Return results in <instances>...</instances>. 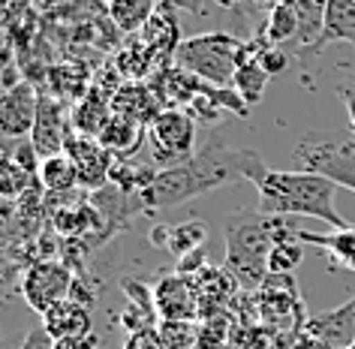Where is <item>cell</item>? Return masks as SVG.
Wrapping results in <instances>:
<instances>
[{"instance_id": "obj_15", "label": "cell", "mask_w": 355, "mask_h": 349, "mask_svg": "<svg viewBox=\"0 0 355 349\" xmlns=\"http://www.w3.org/2000/svg\"><path fill=\"white\" fill-rule=\"evenodd\" d=\"M139 40L145 42V49L150 51L154 58H163V60H175V51L181 46V33H178V12H168V10H154V15L148 19V24L139 31Z\"/></svg>"}, {"instance_id": "obj_35", "label": "cell", "mask_w": 355, "mask_h": 349, "mask_svg": "<svg viewBox=\"0 0 355 349\" xmlns=\"http://www.w3.org/2000/svg\"><path fill=\"white\" fill-rule=\"evenodd\" d=\"M340 100L346 105V114H349V133H352L349 142H352V148H355V78L340 87Z\"/></svg>"}, {"instance_id": "obj_31", "label": "cell", "mask_w": 355, "mask_h": 349, "mask_svg": "<svg viewBox=\"0 0 355 349\" xmlns=\"http://www.w3.org/2000/svg\"><path fill=\"white\" fill-rule=\"evenodd\" d=\"M21 274H24L21 265L15 262L6 250H0V304H3L21 286Z\"/></svg>"}, {"instance_id": "obj_12", "label": "cell", "mask_w": 355, "mask_h": 349, "mask_svg": "<svg viewBox=\"0 0 355 349\" xmlns=\"http://www.w3.org/2000/svg\"><path fill=\"white\" fill-rule=\"evenodd\" d=\"M40 94L28 82H19L15 87L0 91V136L19 142L31 136L33 118H37Z\"/></svg>"}, {"instance_id": "obj_5", "label": "cell", "mask_w": 355, "mask_h": 349, "mask_svg": "<svg viewBox=\"0 0 355 349\" xmlns=\"http://www.w3.org/2000/svg\"><path fill=\"white\" fill-rule=\"evenodd\" d=\"M148 139H150L157 169L178 166L196 154V118H193L187 109L166 105V109L150 121Z\"/></svg>"}, {"instance_id": "obj_26", "label": "cell", "mask_w": 355, "mask_h": 349, "mask_svg": "<svg viewBox=\"0 0 355 349\" xmlns=\"http://www.w3.org/2000/svg\"><path fill=\"white\" fill-rule=\"evenodd\" d=\"M205 238H208V232H205L202 223H181V226H168L166 250H172V253L181 259V256L193 253V250L205 247Z\"/></svg>"}, {"instance_id": "obj_2", "label": "cell", "mask_w": 355, "mask_h": 349, "mask_svg": "<svg viewBox=\"0 0 355 349\" xmlns=\"http://www.w3.org/2000/svg\"><path fill=\"white\" fill-rule=\"evenodd\" d=\"M295 235L286 217H271L262 211H232L223 220L226 238V271L241 286L259 289L268 280V259L277 241Z\"/></svg>"}, {"instance_id": "obj_19", "label": "cell", "mask_w": 355, "mask_h": 349, "mask_svg": "<svg viewBox=\"0 0 355 349\" xmlns=\"http://www.w3.org/2000/svg\"><path fill=\"white\" fill-rule=\"evenodd\" d=\"M96 139H100V145L109 151L114 160H123V157L136 154V148L141 145V139H145V130H141L139 124H132L130 118L112 114L109 124H105Z\"/></svg>"}, {"instance_id": "obj_14", "label": "cell", "mask_w": 355, "mask_h": 349, "mask_svg": "<svg viewBox=\"0 0 355 349\" xmlns=\"http://www.w3.org/2000/svg\"><path fill=\"white\" fill-rule=\"evenodd\" d=\"M42 328L49 331L51 340H67V337H85V334H94V316H91V307L78 304L73 298L55 304L49 313H42Z\"/></svg>"}, {"instance_id": "obj_1", "label": "cell", "mask_w": 355, "mask_h": 349, "mask_svg": "<svg viewBox=\"0 0 355 349\" xmlns=\"http://www.w3.org/2000/svg\"><path fill=\"white\" fill-rule=\"evenodd\" d=\"M265 172H268V166L262 163V157L253 148H238L220 130H211L190 160L159 169L154 181L139 193V199L145 211H163L232 181H250L256 187Z\"/></svg>"}, {"instance_id": "obj_38", "label": "cell", "mask_w": 355, "mask_h": 349, "mask_svg": "<svg viewBox=\"0 0 355 349\" xmlns=\"http://www.w3.org/2000/svg\"><path fill=\"white\" fill-rule=\"evenodd\" d=\"M343 349H355V343H352V346H343Z\"/></svg>"}, {"instance_id": "obj_4", "label": "cell", "mask_w": 355, "mask_h": 349, "mask_svg": "<svg viewBox=\"0 0 355 349\" xmlns=\"http://www.w3.org/2000/svg\"><path fill=\"white\" fill-rule=\"evenodd\" d=\"M241 49H244V40H238L226 31H211V33H202V37L184 40L175 51L172 64L181 67L184 73L196 76L205 85L229 87L238 67H241Z\"/></svg>"}, {"instance_id": "obj_23", "label": "cell", "mask_w": 355, "mask_h": 349, "mask_svg": "<svg viewBox=\"0 0 355 349\" xmlns=\"http://www.w3.org/2000/svg\"><path fill=\"white\" fill-rule=\"evenodd\" d=\"M109 19L123 33H139L157 10V0H105Z\"/></svg>"}, {"instance_id": "obj_6", "label": "cell", "mask_w": 355, "mask_h": 349, "mask_svg": "<svg viewBox=\"0 0 355 349\" xmlns=\"http://www.w3.org/2000/svg\"><path fill=\"white\" fill-rule=\"evenodd\" d=\"M73 283H76V274L67 262H60V259H33L21 274L19 292H21L24 304L42 316V313H49L55 304L69 298Z\"/></svg>"}, {"instance_id": "obj_36", "label": "cell", "mask_w": 355, "mask_h": 349, "mask_svg": "<svg viewBox=\"0 0 355 349\" xmlns=\"http://www.w3.org/2000/svg\"><path fill=\"white\" fill-rule=\"evenodd\" d=\"M55 349H100V340H96V334L67 337V340H55Z\"/></svg>"}, {"instance_id": "obj_16", "label": "cell", "mask_w": 355, "mask_h": 349, "mask_svg": "<svg viewBox=\"0 0 355 349\" xmlns=\"http://www.w3.org/2000/svg\"><path fill=\"white\" fill-rule=\"evenodd\" d=\"M331 42H355V0H325L322 33L310 55H319Z\"/></svg>"}, {"instance_id": "obj_25", "label": "cell", "mask_w": 355, "mask_h": 349, "mask_svg": "<svg viewBox=\"0 0 355 349\" xmlns=\"http://www.w3.org/2000/svg\"><path fill=\"white\" fill-rule=\"evenodd\" d=\"M298 42L307 51L316 46L319 33H322V19H325V0H298Z\"/></svg>"}, {"instance_id": "obj_11", "label": "cell", "mask_w": 355, "mask_h": 349, "mask_svg": "<svg viewBox=\"0 0 355 349\" xmlns=\"http://www.w3.org/2000/svg\"><path fill=\"white\" fill-rule=\"evenodd\" d=\"M259 313L265 322H277V325H307V319H301L304 313H301L298 286L292 274H268V280L259 286Z\"/></svg>"}, {"instance_id": "obj_13", "label": "cell", "mask_w": 355, "mask_h": 349, "mask_svg": "<svg viewBox=\"0 0 355 349\" xmlns=\"http://www.w3.org/2000/svg\"><path fill=\"white\" fill-rule=\"evenodd\" d=\"M304 334L319 340L328 349H343L355 343V295L349 301H343L340 307L325 310L319 316L307 319V325L301 328Z\"/></svg>"}, {"instance_id": "obj_32", "label": "cell", "mask_w": 355, "mask_h": 349, "mask_svg": "<svg viewBox=\"0 0 355 349\" xmlns=\"http://www.w3.org/2000/svg\"><path fill=\"white\" fill-rule=\"evenodd\" d=\"M262 64V69L268 73L271 78L274 76H280L283 69H286V64H289V58H286V51L283 49H277V46H271L268 40H265V46H262V51H259V58H256Z\"/></svg>"}, {"instance_id": "obj_21", "label": "cell", "mask_w": 355, "mask_h": 349, "mask_svg": "<svg viewBox=\"0 0 355 349\" xmlns=\"http://www.w3.org/2000/svg\"><path fill=\"white\" fill-rule=\"evenodd\" d=\"M91 78L78 64H64V67H55L49 76V87H51V96L60 100L64 105H73L78 100H85L87 91H91Z\"/></svg>"}, {"instance_id": "obj_29", "label": "cell", "mask_w": 355, "mask_h": 349, "mask_svg": "<svg viewBox=\"0 0 355 349\" xmlns=\"http://www.w3.org/2000/svg\"><path fill=\"white\" fill-rule=\"evenodd\" d=\"M301 259H304V244L298 241V229H295V235L274 244L271 259H268V271L271 274H292L301 265Z\"/></svg>"}, {"instance_id": "obj_30", "label": "cell", "mask_w": 355, "mask_h": 349, "mask_svg": "<svg viewBox=\"0 0 355 349\" xmlns=\"http://www.w3.org/2000/svg\"><path fill=\"white\" fill-rule=\"evenodd\" d=\"M157 334L166 349H196L202 340V331L193 322H159Z\"/></svg>"}, {"instance_id": "obj_18", "label": "cell", "mask_w": 355, "mask_h": 349, "mask_svg": "<svg viewBox=\"0 0 355 349\" xmlns=\"http://www.w3.org/2000/svg\"><path fill=\"white\" fill-rule=\"evenodd\" d=\"M298 241L301 244H313L319 250H325L346 271H355V229H334V232H304L298 229Z\"/></svg>"}, {"instance_id": "obj_9", "label": "cell", "mask_w": 355, "mask_h": 349, "mask_svg": "<svg viewBox=\"0 0 355 349\" xmlns=\"http://www.w3.org/2000/svg\"><path fill=\"white\" fill-rule=\"evenodd\" d=\"M154 292V310L159 322H193L202 316V304L193 277L184 274H166L150 286Z\"/></svg>"}, {"instance_id": "obj_24", "label": "cell", "mask_w": 355, "mask_h": 349, "mask_svg": "<svg viewBox=\"0 0 355 349\" xmlns=\"http://www.w3.org/2000/svg\"><path fill=\"white\" fill-rule=\"evenodd\" d=\"M271 82V76L262 69L259 60H247V64L238 67V73L232 78V87L238 91V96L247 103V105H256L262 100V94H265V87H268Z\"/></svg>"}, {"instance_id": "obj_8", "label": "cell", "mask_w": 355, "mask_h": 349, "mask_svg": "<svg viewBox=\"0 0 355 349\" xmlns=\"http://www.w3.org/2000/svg\"><path fill=\"white\" fill-rule=\"evenodd\" d=\"M73 133V121L67 114V105L55 100L51 94L40 91V103H37V118H33V130H31V148L37 151L40 160L58 157L64 154L67 139Z\"/></svg>"}, {"instance_id": "obj_27", "label": "cell", "mask_w": 355, "mask_h": 349, "mask_svg": "<svg viewBox=\"0 0 355 349\" xmlns=\"http://www.w3.org/2000/svg\"><path fill=\"white\" fill-rule=\"evenodd\" d=\"M154 55L145 49V42L136 40L130 49H123L118 60H114V67H118V76L123 78H132V82H141L148 73H150V64H154Z\"/></svg>"}, {"instance_id": "obj_34", "label": "cell", "mask_w": 355, "mask_h": 349, "mask_svg": "<svg viewBox=\"0 0 355 349\" xmlns=\"http://www.w3.org/2000/svg\"><path fill=\"white\" fill-rule=\"evenodd\" d=\"M19 349H55V340L49 337L46 328L37 325V328H31L28 334H24V340H21Z\"/></svg>"}, {"instance_id": "obj_22", "label": "cell", "mask_w": 355, "mask_h": 349, "mask_svg": "<svg viewBox=\"0 0 355 349\" xmlns=\"http://www.w3.org/2000/svg\"><path fill=\"white\" fill-rule=\"evenodd\" d=\"M37 178H40L42 190L51 193V196H67L78 187V172H76L73 160H69L67 154L42 160L40 169H37Z\"/></svg>"}, {"instance_id": "obj_10", "label": "cell", "mask_w": 355, "mask_h": 349, "mask_svg": "<svg viewBox=\"0 0 355 349\" xmlns=\"http://www.w3.org/2000/svg\"><path fill=\"white\" fill-rule=\"evenodd\" d=\"M64 154L73 160V166L78 172V184L87 187L91 193L103 190V187L112 181V172H114V163H118V160L100 145V139L82 136V133L73 130L67 139Z\"/></svg>"}, {"instance_id": "obj_33", "label": "cell", "mask_w": 355, "mask_h": 349, "mask_svg": "<svg viewBox=\"0 0 355 349\" xmlns=\"http://www.w3.org/2000/svg\"><path fill=\"white\" fill-rule=\"evenodd\" d=\"M123 349H166V346L159 340L157 328H141V331H130Z\"/></svg>"}, {"instance_id": "obj_20", "label": "cell", "mask_w": 355, "mask_h": 349, "mask_svg": "<svg viewBox=\"0 0 355 349\" xmlns=\"http://www.w3.org/2000/svg\"><path fill=\"white\" fill-rule=\"evenodd\" d=\"M100 211L94 208V202H73V205H64L51 214V226H55L64 238H82L87 229L94 226H103L100 223Z\"/></svg>"}, {"instance_id": "obj_37", "label": "cell", "mask_w": 355, "mask_h": 349, "mask_svg": "<svg viewBox=\"0 0 355 349\" xmlns=\"http://www.w3.org/2000/svg\"><path fill=\"white\" fill-rule=\"evenodd\" d=\"M298 0H268V6H295Z\"/></svg>"}, {"instance_id": "obj_7", "label": "cell", "mask_w": 355, "mask_h": 349, "mask_svg": "<svg viewBox=\"0 0 355 349\" xmlns=\"http://www.w3.org/2000/svg\"><path fill=\"white\" fill-rule=\"evenodd\" d=\"M295 160L307 172L325 175L337 187L355 193V148L352 142H325V139H304L295 148Z\"/></svg>"}, {"instance_id": "obj_28", "label": "cell", "mask_w": 355, "mask_h": 349, "mask_svg": "<svg viewBox=\"0 0 355 349\" xmlns=\"http://www.w3.org/2000/svg\"><path fill=\"white\" fill-rule=\"evenodd\" d=\"M292 37H298V12L295 6H271L268 22H265V40L271 46H280Z\"/></svg>"}, {"instance_id": "obj_3", "label": "cell", "mask_w": 355, "mask_h": 349, "mask_svg": "<svg viewBox=\"0 0 355 349\" xmlns=\"http://www.w3.org/2000/svg\"><path fill=\"white\" fill-rule=\"evenodd\" d=\"M259 211L271 217H313L331 229H346V220L334 208L337 184L316 172H280L268 169L259 184Z\"/></svg>"}, {"instance_id": "obj_17", "label": "cell", "mask_w": 355, "mask_h": 349, "mask_svg": "<svg viewBox=\"0 0 355 349\" xmlns=\"http://www.w3.org/2000/svg\"><path fill=\"white\" fill-rule=\"evenodd\" d=\"M112 94H103L100 87L91 85V91H87L85 100L76 103L73 114H69V121H73V130L82 133V136H100L103 127L109 124L112 118Z\"/></svg>"}]
</instances>
